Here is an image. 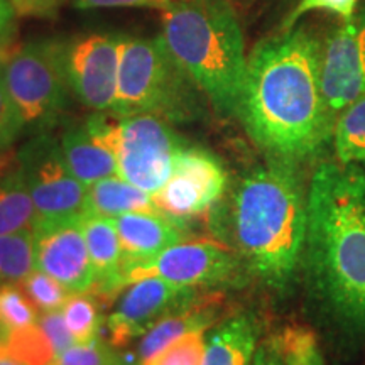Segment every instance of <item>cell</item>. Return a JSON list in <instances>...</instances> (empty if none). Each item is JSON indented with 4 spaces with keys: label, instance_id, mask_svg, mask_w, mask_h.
I'll return each instance as SVG.
<instances>
[{
    "label": "cell",
    "instance_id": "6da1fadb",
    "mask_svg": "<svg viewBox=\"0 0 365 365\" xmlns=\"http://www.w3.org/2000/svg\"><path fill=\"white\" fill-rule=\"evenodd\" d=\"M319 54V41L293 27L261 41L247 58L237 115L254 143L277 161L313 158L333 137Z\"/></svg>",
    "mask_w": 365,
    "mask_h": 365
},
{
    "label": "cell",
    "instance_id": "7a4b0ae2",
    "mask_svg": "<svg viewBox=\"0 0 365 365\" xmlns=\"http://www.w3.org/2000/svg\"><path fill=\"white\" fill-rule=\"evenodd\" d=\"M308 272L327 307L365 331V173L360 164L323 163L308 190Z\"/></svg>",
    "mask_w": 365,
    "mask_h": 365
},
{
    "label": "cell",
    "instance_id": "3957f363",
    "mask_svg": "<svg viewBox=\"0 0 365 365\" xmlns=\"http://www.w3.org/2000/svg\"><path fill=\"white\" fill-rule=\"evenodd\" d=\"M308 195L293 164L272 159L242 178L232 198L240 261L274 289L289 284L304 255Z\"/></svg>",
    "mask_w": 365,
    "mask_h": 365
},
{
    "label": "cell",
    "instance_id": "277c9868",
    "mask_svg": "<svg viewBox=\"0 0 365 365\" xmlns=\"http://www.w3.org/2000/svg\"><path fill=\"white\" fill-rule=\"evenodd\" d=\"M161 38L173 58L222 115H235L247 56L239 12L223 0H175Z\"/></svg>",
    "mask_w": 365,
    "mask_h": 365
},
{
    "label": "cell",
    "instance_id": "5b68a950",
    "mask_svg": "<svg viewBox=\"0 0 365 365\" xmlns=\"http://www.w3.org/2000/svg\"><path fill=\"white\" fill-rule=\"evenodd\" d=\"M202 93L159 38H124L118 91L112 113H150L168 122L196 115Z\"/></svg>",
    "mask_w": 365,
    "mask_h": 365
},
{
    "label": "cell",
    "instance_id": "8992f818",
    "mask_svg": "<svg viewBox=\"0 0 365 365\" xmlns=\"http://www.w3.org/2000/svg\"><path fill=\"white\" fill-rule=\"evenodd\" d=\"M85 125L100 144L112 150L118 176L130 185L156 195L171 178L181 140L168 120L150 113L97 112Z\"/></svg>",
    "mask_w": 365,
    "mask_h": 365
},
{
    "label": "cell",
    "instance_id": "52a82bcc",
    "mask_svg": "<svg viewBox=\"0 0 365 365\" xmlns=\"http://www.w3.org/2000/svg\"><path fill=\"white\" fill-rule=\"evenodd\" d=\"M4 83L26 125L53 120L68 103L71 86L66 71V46L56 41H31L0 61Z\"/></svg>",
    "mask_w": 365,
    "mask_h": 365
},
{
    "label": "cell",
    "instance_id": "ba28073f",
    "mask_svg": "<svg viewBox=\"0 0 365 365\" xmlns=\"http://www.w3.org/2000/svg\"><path fill=\"white\" fill-rule=\"evenodd\" d=\"M17 163L39 222L81 217L86 212L88 186L73 176L61 145L51 137H34L22 145Z\"/></svg>",
    "mask_w": 365,
    "mask_h": 365
},
{
    "label": "cell",
    "instance_id": "9c48e42d",
    "mask_svg": "<svg viewBox=\"0 0 365 365\" xmlns=\"http://www.w3.org/2000/svg\"><path fill=\"white\" fill-rule=\"evenodd\" d=\"M240 257L212 240L176 244L149 262L125 267L122 287L144 277H161L181 287H212L234 281L240 272Z\"/></svg>",
    "mask_w": 365,
    "mask_h": 365
},
{
    "label": "cell",
    "instance_id": "30bf717a",
    "mask_svg": "<svg viewBox=\"0 0 365 365\" xmlns=\"http://www.w3.org/2000/svg\"><path fill=\"white\" fill-rule=\"evenodd\" d=\"M319 81L333 120L365 95V6L322 44Z\"/></svg>",
    "mask_w": 365,
    "mask_h": 365
},
{
    "label": "cell",
    "instance_id": "8fae6325",
    "mask_svg": "<svg viewBox=\"0 0 365 365\" xmlns=\"http://www.w3.org/2000/svg\"><path fill=\"white\" fill-rule=\"evenodd\" d=\"M227 171L212 153L180 148L171 178L154 196L158 210L173 218L202 215L220 202L227 188Z\"/></svg>",
    "mask_w": 365,
    "mask_h": 365
},
{
    "label": "cell",
    "instance_id": "7c38bea8",
    "mask_svg": "<svg viewBox=\"0 0 365 365\" xmlns=\"http://www.w3.org/2000/svg\"><path fill=\"white\" fill-rule=\"evenodd\" d=\"M124 36L90 34L66 48V71L75 97L95 112H112L118 91Z\"/></svg>",
    "mask_w": 365,
    "mask_h": 365
},
{
    "label": "cell",
    "instance_id": "4fadbf2b",
    "mask_svg": "<svg viewBox=\"0 0 365 365\" xmlns=\"http://www.w3.org/2000/svg\"><path fill=\"white\" fill-rule=\"evenodd\" d=\"M125 287L107 318L108 344L115 349L143 336L159 319L193 303L195 298V287L176 286L161 277H144Z\"/></svg>",
    "mask_w": 365,
    "mask_h": 365
},
{
    "label": "cell",
    "instance_id": "5bb4252c",
    "mask_svg": "<svg viewBox=\"0 0 365 365\" xmlns=\"http://www.w3.org/2000/svg\"><path fill=\"white\" fill-rule=\"evenodd\" d=\"M36 269L54 277L71 294L90 293L95 272L81 217L39 222L34 228Z\"/></svg>",
    "mask_w": 365,
    "mask_h": 365
},
{
    "label": "cell",
    "instance_id": "9a60e30c",
    "mask_svg": "<svg viewBox=\"0 0 365 365\" xmlns=\"http://www.w3.org/2000/svg\"><path fill=\"white\" fill-rule=\"evenodd\" d=\"M171 218L161 210L130 212L113 218L124 255V269L149 262L166 249L180 244L182 230Z\"/></svg>",
    "mask_w": 365,
    "mask_h": 365
},
{
    "label": "cell",
    "instance_id": "2e32d148",
    "mask_svg": "<svg viewBox=\"0 0 365 365\" xmlns=\"http://www.w3.org/2000/svg\"><path fill=\"white\" fill-rule=\"evenodd\" d=\"M81 225H83L86 247L95 272L93 289L102 296L113 294L117 289H122V269H124V255H122L115 220L110 217L85 212L81 215Z\"/></svg>",
    "mask_w": 365,
    "mask_h": 365
},
{
    "label": "cell",
    "instance_id": "e0dca14e",
    "mask_svg": "<svg viewBox=\"0 0 365 365\" xmlns=\"http://www.w3.org/2000/svg\"><path fill=\"white\" fill-rule=\"evenodd\" d=\"M257 344L254 319L237 314L207 333L202 365H252Z\"/></svg>",
    "mask_w": 365,
    "mask_h": 365
},
{
    "label": "cell",
    "instance_id": "ac0fdd59",
    "mask_svg": "<svg viewBox=\"0 0 365 365\" xmlns=\"http://www.w3.org/2000/svg\"><path fill=\"white\" fill-rule=\"evenodd\" d=\"M59 145L73 176L85 186L93 185L103 178L118 175L117 159L113 153L100 144L90 134L86 125L68 130Z\"/></svg>",
    "mask_w": 365,
    "mask_h": 365
},
{
    "label": "cell",
    "instance_id": "d6986e66",
    "mask_svg": "<svg viewBox=\"0 0 365 365\" xmlns=\"http://www.w3.org/2000/svg\"><path fill=\"white\" fill-rule=\"evenodd\" d=\"M215 319V312L212 308L198 307L190 303L159 319L148 331L140 336L139 346H137V359L139 365H145L153 359H156L164 349H168L176 340L182 339L191 331L207 330L212 327Z\"/></svg>",
    "mask_w": 365,
    "mask_h": 365
},
{
    "label": "cell",
    "instance_id": "ffe728a7",
    "mask_svg": "<svg viewBox=\"0 0 365 365\" xmlns=\"http://www.w3.org/2000/svg\"><path fill=\"white\" fill-rule=\"evenodd\" d=\"M39 218L17 156L0 158V234L34 230Z\"/></svg>",
    "mask_w": 365,
    "mask_h": 365
},
{
    "label": "cell",
    "instance_id": "44dd1931",
    "mask_svg": "<svg viewBox=\"0 0 365 365\" xmlns=\"http://www.w3.org/2000/svg\"><path fill=\"white\" fill-rule=\"evenodd\" d=\"M148 210H158L154 205V196L130 185L118 175L103 178L88 186L86 212L115 218L124 213Z\"/></svg>",
    "mask_w": 365,
    "mask_h": 365
},
{
    "label": "cell",
    "instance_id": "7402d4cb",
    "mask_svg": "<svg viewBox=\"0 0 365 365\" xmlns=\"http://www.w3.org/2000/svg\"><path fill=\"white\" fill-rule=\"evenodd\" d=\"M333 144L339 163H365V95L336 117Z\"/></svg>",
    "mask_w": 365,
    "mask_h": 365
},
{
    "label": "cell",
    "instance_id": "603a6c76",
    "mask_svg": "<svg viewBox=\"0 0 365 365\" xmlns=\"http://www.w3.org/2000/svg\"><path fill=\"white\" fill-rule=\"evenodd\" d=\"M34 271V230L0 234V282L21 284Z\"/></svg>",
    "mask_w": 365,
    "mask_h": 365
},
{
    "label": "cell",
    "instance_id": "cb8c5ba5",
    "mask_svg": "<svg viewBox=\"0 0 365 365\" xmlns=\"http://www.w3.org/2000/svg\"><path fill=\"white\" fill-rule=\"evenodd\" d=\"M0 346L26 365H51L54 349L38 323L0 335Z\"/></svg>",
    "mask_w": 365,
    "mask_h": 365
},
{
    "label": "cell",
    "instance_id": "d4e9b609",
    "mask_svg": "<svg viewBox=\"0 0 365 365\" xmlns=\"http://www.w3.org/2000/svg\"><path fill=\"white\" fill-rule=\"evenodd\" d=\"M39 313L17 282H0V330H21L38 323Z\"/></svg>",
    "mask_w": 365,
    "mask_h": 365
},
{
    "label": "cell",
    "instance_id": "484cf974",
    "mask_svg": "<svg viewBox=\"0 0 365 365\" xmlns=\"http://www.w3.org/2000/svg\"><path fill=\"white\" fill-rule=\"evenodd\" d=\"M286 365H325L317 335L304 327H287L276 335Z\"/></svg>",
    "mask_w": 365,
    "mask_h": 365
},
{
    "label": "cell",
    "instance_id": "4316f807",
    "mask_svg": "<svg viewBox=\"0 0 365 365\" xmlns=\"http://www.w3.org/2000/svg\"><path fill=\"white\" fill-rule=\"evenodd\" d=\"M65 314V322L70 328L73 339L76 344L93 340L98 336L100 330V313L95 298L88 293L71 294L61 308Z\"/></svg>",
    "mask_w": 365,
    "mask_h": 365
},
{
    "label": "cell",
    "instance_id": "83f0119b",
    "mask_svg": "<svg viewBox=\"0 0 365 365\" xmlns=\"http://www.w3.org/2000/svg\"><path fill=\"white\" fill-rule=\"evenodd\" d=\"M21 286L24 287L29 299L33 301L34 307L38 308L41 313L53 312V309H61L71 296L70 291H68L61 282L56 281L51 276H48V274L43 271H38V269H36L29 277H26V279L21 282Z\"/></svg>",
    "mask_w": 365,
    "mask_h": 365
},
{
    "label": "cell",
    "instance_id": "f1b7e54d",
    "mask_svg": "<svg viewBox=\"0 0 365 365\" xmlns=\"http://www.w3.org/2000/svg\"><path fill=\"white\" fill-rule=\"evenodd\" d=\"M51 365H127L118 357L115 346L95 336L85 344H73L56 355Z\"/></svg>",
    "mask_w": 365,
    "mask_h": 365
},
{
    "label": "cell",
    "instance_id": "f546056e",
    "mask_svg": "<svg viewBox=\"0 0 365 365\" xmlns=\"http://www.w3.org/2000/svg\"><path fill=\"white\" fill-rule=\"evenodd\" d=\"M207 330H196L164 349L145 365H202L207 344Z\"/></svg>",
    "mask_w": 365,
    "mask_h": 365
},
{
    "label": "cell",
    "instance_id": "4dcf8cb0",
    "mask_svg": "<svg viewBox=\"0 0 365 365\" xmlns=\"http://www.w3.org/2000/svg\"><path fill=\"white\" fill-rule=\"evenodd\" d=\"M24 127L26 122L9 95L7 86L4 83L2 66H0V158L6 156L12 149Z\"/></svg>",
    "mask_w": 365,
    "mask_h": 365
},
{
    "label": "cell",
    "instance_id": "1f68e13d",
    "mask_svg": "<svg viewBox=\"0 0 365 365\" xmlns=\"http://www.w3.org/2000/svg\"><path fill=\"white\" fill-rule=\"evenodd\" d=\"M359 0H299L298 6L291 11L287 19L282 22V31L293 29L301 17L313 11H327L336 14L344 21H349L357 11Z\"/></svg>",
    "mask_w": 365,
    "mask_h": 365
},
{
    "label": "cell",
    "instance_id": "d6a6232c",
    "mask_svg": "<svg viewBox=\"0 0 365 365\" xmlns=\"http://www.w3.org/2000/svg\"><path fill=\"white\" fill-rule=\"evenodd\" d=\"M38 325L41 327V330L44 331V335L48 336V340L51 341L54 354L56 355L65 352L68 346L76 344L75 339H73L70 328H68L65 322L63 309L43 312L38 318Z\"/></svg>",
    "mask_w": 365,
    "mask_h": 365
},
{
    "label": "cell",
    "instance_id": "836d02e7",
    "mask_svg": "<svg viewBox=\"0 0 365 365\" xmlns=\"http://www.w3.org/2000/svg\"><path fill=\"white\" fill-rule=\"evenodd\" d=\"M175 0H75L78 9H102V7H153L164 11Z\"/></svg>",
    "mask_w": 365,
    "mask_h": 365
},
{
    "label": "cell",
    "instance_id": "e575fe53",
    "mask_svg": "<svg viewBox=\"0 0 365 365\" xmlns=\"http://www.w3.org/2000/svg\"><path fill=\"white\" fill-rule=\"evenodd\" d=\"M19 16L48 17L58 12V9L68 0H9Z\"/></svg>",
    "mask_w": 365,
    "mask_h": 365
},
{
    "label": "cell",
    "instance_id": "d590c367",
    "mask_svg": "<svg viewBox=\"0 0 365 365\" xmlns=\"http://www.w3.org/2000/svg\"><path fill=\"white\" fill-rule=\"evenodd\" d=\"M16 9L11 6L9 0H0V53H4L16 36L17 29Z\"/></svg>",
    "mask_w": 365,
    "mask_h": 365
},
{
    "label": "cell",
    "instance_id": "8d00e7d4",
    "mask_svg": "<svg viewBox=\"0 0 365 365\" xmlns=\"http://www.w3.org/2000/svg\"><path fill=\"white\" fill-rule=\"evenodd\" d=\"M252 365H286L279 345H277L276 335L259 341L254 354Z\"/></svg>",
    "mask_w": 365,
    "mask_h": 365
},
{
    "label": "cell",
    "instance_id": "74e56055",
    "mask_svg": "<svg viewBox=\"0 0 365 365\" xmlns=\"http://www.w3.org/2000/svg\"><path fill=\"white\" fill-rule=\"evenodd\" d=\"M0 365H26V364L19 362V360H17V359H14L12 355H9L6 350H4L2 346H0Z\"/></svg>",
    "mask_w": 365,
    "mask_h": 365
},
{
    "label": "cell",
    "instance_id": "f35d334b",
    "mask_svg": "<svg viewBox=\"0 0 365 365\" xmlns=\"http://www.w3.org/2000/svg\"><path fill=\"white\" fill-rule=\"evenodd\" d=\"M223 2H228V4H230V6H234L237 9V12H239L242 7L249 6V4L252 2V0H223Z\"/></svg>",
    "mask_w": 365,
    "mask_h": 365
},
{
    "label": "cell",
    "instance_id": "ab89813d",
    "mask_svg": "<svg viewBox=\"0 0 365 365\" xmlns=\"http://www.w3.org/2000/svg\"><path fill=\"white\" fill-rule=\"evenodd\" d=\"M0 335H2V330H0Z\"/></svg>",
    "mask_w": 365,
    "mask_h": 365
},
{
    "label": "cell",
    "instance_id": "60d3db41",
    "mask_svg": "<svg viewBox=\"0 0 365 365\" xmlns=\"http://www.w3.org/2000/svg\"><path fill=\"white\" fill-rule=\"evenodd\" d=\"M364 166H365V163H364Z\"/></svg>",
    "mask_w": 365,
    "mask_h": 365
}]
</instances>
